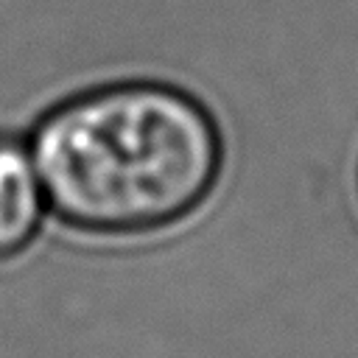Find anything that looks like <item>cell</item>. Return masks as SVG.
Here are the masks:
<instances>
[{
    "instance_id": "6da1fadb",
    "label": "cell",
    "mask_w": 358,
    "mask_h": 358,
    "mask_svg": "<svg viewBox=\"0 0 358 358\" xmlns=\"http://www.w3.org/2000/svg\"><path fill=\"white\" fill-rule=\"evenodd\" d=\"M48 210L90 238H143L190 218L227 159L215 115L168 81H109L48 106L25 137Z\"/></svg>"
},
{
    "instance_id": "7a4b0ae2",
    "label": "cell",
    "mask_w": 358,
    "mask_h": 358,
    "mask_svg": "<svg viewBox=\"0 0 358 358\" xmlns=\"http://www.w3.org/2000/svg\"><path fill=\"white\" fill-rule=\"evenodd\" d=\"M48 213L28 140L0 134V263L22 255L34 243Z\"/></svg>"
}]
</instances>
